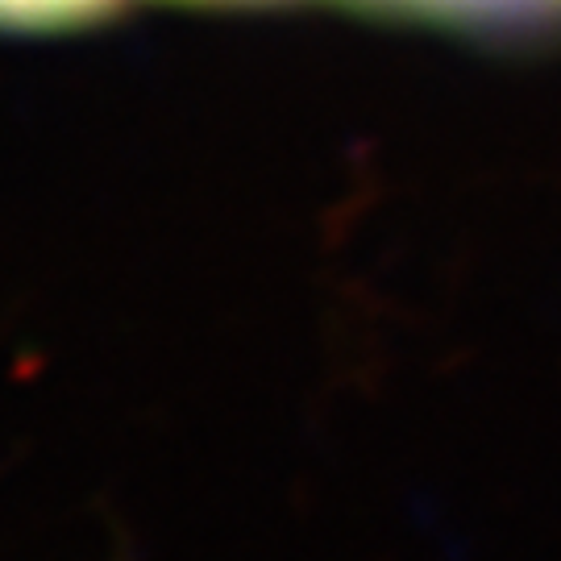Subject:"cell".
Listing matches in <instances>:
<instances>
[{
	"mask_svg": "<svg viewBox=\"0 0 561 561\" xmlns=\"http://www.w3.org/2000/svg\"><path fill=\"white\" fill-rule=\"evenodd\" d=\"M108 9L113 0H0V30H71Z\"/></svg>",
	"mask_w": 561,
	"mask_h": 561,
	"instance_id": "obj_1",
	"label": "cell"
},
{
	"mask_svg": "<svg viewBox=\"0 0 561 561\" xmlns=\"http://www.w3.org/2000/svg\"><path fill=\"white\" fill-rule=\"evenodd\" d=\"M403 4H486V0H403ZM495 4H507V0H495Z\"/></svg>",
	"mask_w": 561,
	"mask_h": 561,
	"instance_id": "obj_2",
	"label": "cell"
}]
</instances>
